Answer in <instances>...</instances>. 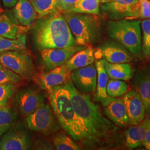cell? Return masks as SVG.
I'll return each mask as SVG.
<instances>
[{
	"mask_svg": "<svg viewBox=\"0 0 150 150\" xmlns=\"http://www.w3.org/2000/svg\"><path fill=\"white\" fill-rule=\"evenodd\" d=\"M70 92L72 102L80 120L83 133L82 143L87 149H111L122 147L125 140L120 127L102 114L90 97L82 93L72 81L64 83Z\"/></svg>",
	"mask_w": 150,
	"mask_h": 150,
	"instance_id": "1",
	"label": "cell"
},
{
	"mask_svg": "<svg viewBox=\"0 0 150 150\" xmlns=\"http://www.w3.org/2000/svg\"><path fill=\"white\" fill-rule=\"evenodd\" d=\"M32 33L35 46L41 51L77 44L62 13L59 11L38 18L33 25Z\"/></svg>",
	"mask_w": 150,
	"mask_h": 150,
	"instance_id": "2",
	"label": "cell"
},
{
	"mask_svg": "<svg viewBox=\"0 0 150 150\" xmlns=\"http://www.w3.org/2000/svg\"><path fill=\"white\" fill-rule=\"evenodd\" d=\"M48 93L51 105L61 126L75 141L82 142L83 133L80 120L67 87L64 83L55 86Z\"/></svg>",
	"mask_w": 150,
	"mask_h": 150,
	"instance_id": "3",
	"label": "cell"
},
{
	"mask_svg": "<svg viewBox=\"0 0 150 150\" xmlns=\"http://www.w3.org/2000/svg\"><path fill=\"white\" fill-rule=\"evenodd\" d=\"M62 13L77 45L88 46L98 40L101 26L96 15L74 12Z\"/></svg>",
	"mask_w": 150,
	"mask_h": 150,
	"instance_id": "4",
	"label": "cell"
},
{
	"mask_svg": "<svg viewBox=\"0 0 150 150\" xmlns=\"http://www.w3.org/2000/svg\"><path fill=\"white\" fill-rule=\"evenodd\" d=\"M109 36L122 45L134 54H139L141 50V21L122 19L109 20L107 22Z\"/></svg>",
	"mask_w": 150,
	"mask_h": 150,
	"instance_id": "5",
	"label": "cell"
},
{
	"mask_svg": "<svg viewBox=\"0 0 150 150\" xmlns=\"http://www.w3.org/2000/svg\"><path fill=\"white\" fill-rule=\"evenodd\" d=\"M0 64L25 79H32L36 76L31 55L25 50L0 52Z\"/></svg>",
	"mask_w": 150,
	"mask_h": 150,
	"instance_id": "6",
	"label": "cell"
},
{
	"mask_svg": "<svg viewBox=\"0 0 150 150\" xmlns=\"http://www.w3.org/2000/svg\"><path fill=\"white\" fill-rule=\"evenodd\" d=\"M100 10L111 20L136 18L139 13V0H102Z\"/></svg>",
	"mask_w": 150,
	"mask_h": 150,
	"instance_id": "7",
	"label": "cell"
},
{
	"mask_svg": "<svg viewBox=\"0 0 150 150\" xmlns=\"http://www.w3.org/2000/svg\"><path fill=\"white\" fill-rule=\"evenodd\" d=\"M28 127L32 131L49 135L59 129L54 112L48 104L42 103L38 108L26 117Z\"/></svg>",
	"mask_w": 150,
	"mask_h": 150,
	"instance_id": "8",
	"label": "cell"
},
{
	"mask_svg": "<svg viewBox=\"0 0 150 150\" xmlns=\"http://www.w3.org/2000/svg\"><path fill=\"white\" fill-rule=\"evenodd\" d=\"M86 47L75 45L62 48L44 49L41 51L42 63L46 70H52L63 65L74 54Z\"/></svg>",
	"mask_w": 150,
	"mask_h": 150,
	"instance_id": "9",
	"label": "cell"
},
{
	"mask_svg": "<svg viewBox=\"0 0 150 150\" xmlns=\"http://www.w3.org/2000/svg\"><path fill=\"white\" fill-rule=\"evenodd\" d=\"M72 83L77 90L83 94L95 91L97 86V70L93 64L72 70L70 73Z\"/></svg>",
	"mask_w": 150,
	"mask_h": 150,
	"instance_id": "10",
	"label": "cell"
},
{
	"mask_svg": "<svg viewBox=\"0 0 150 150\" xmlns=\"http://www.w3.org/2000/svg\"><path fill=\"white\" fill-rule=\"evenodd\" d=\"M46 97V94L42 91L30 88L17 92L15 101L22 115L27 117L44 102Z\"/></svg>",
	"mask_w": 150,
	"mask_h": 150,
	"instance_id": "11",
	"label": "cell"
},
{
	"mask_svg": "<svg viewBox=\"0 0 150 150\" xmlns=\"http://www.w3.org/2000/svg\"><path fill=\"white\" fill-rule=\"evenodd\" d=\"M101 102L103 113L108 120L119 127L129 125V117L123 99L107 97Z\"/></svg>",
	"mask_w": 150,
	"mask_h": 150,
	"instance_id": "12",
	"label": "cell"
},
{
	"mask_svg": "<svg viewBox=\"0 0 150 150\" xmlns=\"http://www.w3.org/2000/svg\"><path fill=\"white\" fill-rule=\"evenodd\" d=\"M31 146V139L22 128L12 127L3 134L0 140V150H27Z\"/></svg>",
	"mask_w": 150,
	"mask_h": 150,
	"instance_id": "13",
	"label": "cell"
},
{
	"mask_svg": "<svg viewBox=\"0 0 150 150\" xmlns=\"http://www.w3.org/2000/svg\"><path fill=\"white\" fill-rule=\"evenodd\" d=\"M100 56L111 63H129L133 57L122 45L115 41H108L98 48Z\"/></svg>",
	"mask_w": 150,
	"mask_h": 150,
	"instance_id": "14",
	"label": "cell"
},
{
	"mask_svg": "<svg viewBox=\"0 0 150 150\" xmlns=\"http://www.w3.org/2000/svg\"><path fill=\"white\" fill-rule=\"evenodd\" d=\"M129 117V125L141 123L145 118V108L139 93L134 90L129 91L125 94L123 98Z\"/></svg>",
	"mask_w": 150,
	"mask_h": 150,
	"instance_id": "15",
	"label": "cell"
},
{
	"mask_svg": "<svg viewBox=\"0 0 150 150\" xmlns=\"http://www.w3.org/2000/svg\"><path fill=\"white\" fill-rule=\"evenodd\" d=\"M134 87L139 93L145 108V114L150 118V69L141 68L134 76Z\"/></svg>",
	"mask_w": 150,
	"mask_h": 150,
	"instance_id": "16",
	"label": "cell"
},
{
	"mask_svg": "<svg viewBox=\"0 0 150 150\" xmlns=\"http://www.w3.org/2000/svg\"><path fill=\"white\" fill-rule=\"evenodd\" d=\"M70 72L62 65L39 76L38 83L41 90L50 91L54 87L64 84L69 80Z\"/></svg>",
	"mask_w": 150,
	"mask_h": 150,
	"instance_id": "17",
	"label": "cell"
},
{
	"mask_svg": "<svg viewBox=\"0 0 150 150\" xmlns=\"http://www.w3.org/2000/svg\"><path fill=\"white\" fill-rule=\"evenodd\" d=\"M17 22L8 14L0 15V36L16 39L25 34L28 27L20 25Z\"/></svg>",
	"mask_w": 150,
	"mask_h": 150,
	"instance_id": "18",
	"label": "cell"
},
{
	"mask_svg": "<svg viewBox=\"0 0 150 150\" xmlns=\"http://www.w3.org/2000/svg\"><path fill=\"white\" fill-rule=\"evenodd\" d=\"M150 118L146 117L139 124L134 125L125 132V144L129 149L143 146L146 130Z\"/></svg>",
	"mask_w": 150,
	"mask_h": 150,
	"instance_id": "19",
	"label": "cell"
},
{
	"mask_svg": "<svg viewBox=\"0 0 150 150\" xmlns=\"http://www.w3.org/2000/svg\"><path fill=\"white\" fill-rule=\"evenodd\" d=\"M13 13L21 25L28 28L32 26L37 17L36 12L28 0H18L13 9Z\"/></svg>",
	"mask_w": 150,
	"mask_h": 150,
	"instance_id": "20",
	"label": "cell"
},
{
	"mask_svg": "<svg viewBox=\"0 0 150 150\" xmlns=\"http://www.w3.org/2000/svg\"><path fill=\"white\" fill-rule=\"evenodd\" d=\"M94 61V50L91 46H87L74 54L62 66L71 72L72 70L92 64Z\"/></svg>",
	"mask_w": 150,
	"mask_h": 150,
	"instance_id": "21",
	"label": "cell"
},
{
	"mask_svg": "<svg viewBox=\"0 0 150 150\" xmlns=\"http://www.w3.org/2000/svg\"><path fill=\"white\" fill-rule=\"evenodd\" d=\"M108 77L112 79L128 81L134 76V70L129 63H111L102 59Z\"/></svg>",
	"mask_w": 150,
	"mask_h": 150,
	"instance_id": "22",
	"label": "cell"
},
{
	"mask_svg": "<svg viewBox=\"0 0 150 150\" xmlns=\"http://www.w3.org/2000/svg\"><path fill=\"white\" fill-rule=\"evenodd\" d=\"M96 68L97 75L96 99L102 102L108 96L106 91L108 76L105 69L102 59L96 61Z\"/></svg>",
	"mask_w": 150,
	"mask_h": 150,
	"instance_id": "23",
	"label": "cell"
},
{
	"mask_svg": "<svg viewBox=\"0 0 150 150\" xmlns=\"http://www.w3.org/2000/svg\"><path fill=\"white\" fill-rule=\"evenodd\" d=\"M102 0H77L68 12L98 15Z\"/></svg>",
	"mask_w": 150,
	"mask_h": 150,
	"instance_id": "24",
	"label": "cell"
},
{
	"mask_svg": "<svg viewBox=\"0 0 150 150\" xmlns=\"http://www.w3.org/2000/svg\"><path fill=\"white\" fill-rule=\"evenodd\" d=\"M26 48V36L23 34L16 39L0 36V52L9 51H19Z\"/></svg>",
	"mask_w": 150,
	"mask_h": 150,
	"instance_id": "25",
	"label": "cell"
},
{
	"mask_svg": "<svg viewBox=\"0 0 150 150\" xmlns=\"http://www.w3.org/2000/svg\"><path fill=\"white\" fill-rule=\"evenodd\" d=\"M15 118V111L7 105L0 107V137L11 128Z\"/></svg>",
	"mask_w": 150,
	"mask_h": 150,
	"instance_id": "26",
	"label": "cell"
},
{
	"mask_svg": "<svg viewBox=\"0 0 150 150\" xmlns=\"http://www.w3.org/2000/svg\"><path fill=\"white\" fill-rule=\"evenodd\" d=\"M38 18L42 17L58 11L57 0H30Z\"/></svg>",
	"mask_w": 150,
	"mask_h": 150,
	"instance_id": "27",
	"label": "cell"
},
{
	"mask_svg": "<svg viewBox=\"0 0 150 150\" xmlns=\"http://www.w3.org/2000/svg\"><path fill=\"white\" fill-rule=\"evenodd\" d=\"M54 144L57 150H80L82 148L75 140L70 138L66 134L62 133L59 134L53 139Z\"/></svg>",
	"mask_w": 150,
	"mask_h": 150,
	"instance_id": "28",
	"label": "cell"
},
{
	"mask_svg": "<svg viewBox=\"0 0 150 150\" xmlns=\"http://www.w3.org/2000/svg\"><path fill=\"white\" fill-rule=\"evenodd\" d=\"M106 91L108 96L118 97L128 92V85L123 81L111 79L108 80Z\"/></svg>",
	"mask_w": 150,
	"mask_h": 150,
	"instance_id": "29",
	"label": "cell"
},
{
	"mask_svg": "<svg viewBox=\"0 0 150 150\" xmlns=\"http://www.w3.org/2000/svg\"><path fill=\"white\" fill-rule=\"evenodd\" d=\"M141 23L142 45L141 48L145 56H150V18H146Z\"/></svg>",
	"mask_w": 150,
	"mask_h": 150,
	"instance_id": "30",
	"label": "cell"
},
{
	"mask_svg": "<svg viewBox=\"0 0 150 150\" xmlns=\"http://www.w3.org/2000/svg\"><path fill=\"white\" fill-rule=\"evenodd\" d=\"M22 80L20 75L8 69L0 64V84L13 83L16 84Z\"/></svg>",
	"mask_w": 150,
	"mask_h": 150,
	"instance_id": "31",
	"label": "cell"
},
{
	"mask_svg": "<svg viewBox=\"0 0 150 150\" xmlns=\"http://www.w3.org/2000/svg\"><path fill=\"white\" fill-rule=\"evenodd\" d=\"M15 92V86L13 83L0 84V107L4 106L13 96Z\"/></svg>",
	"mask_w": 150,
	"mask_h": 150,
	"instance_id": "32",
	"label": "cell"
},
{
	"mask_svg": "<svg viewBox=\"0 0 150 150\" xmlns=\"http://www.w3.org/2000/svg\"><path fill=\"white\" fill-rule=\"evenodd\" d=\"M139 13L137 17L145 19L150 18V0H139Z\"/></svg>",
	"mask_w": 150,
	"mask_h": 150,
	"instance_id": "33",
	"label": "cell"
},
{
	"mask_svg": "<svg viewBox=\"0 0 150 150\" xmlns=\"http://www.w3.org/2000/svg\"><path fill=\"white\" fill-rule=\"evenodd\" d=\"M77 0H57V10L63 13L70 11V8Z\"/></svg>",
	"mask_w": 150,
	"mask_h": 150,
	"instance_id": "34",
	"label": "cell"
},
{
	"mask_svg": "<svg viewBox=\"0 0 150 150\" xmlns=\"http://www.w3.org/2000/svg\"><path fill=\"white\" fill-rule=\"evenodd\" d=\"M143 146L146 150H150V119L146 130L143 141Z\"/></svg>",
	"mask_w": 150,
	"mask_h": 150,
	"instance_id": "35",
	"label": "cell"
},
{
	"mask_svg": "<svg viewBox=\"0 0 150 150\" xmlns=\"http://www.w3.org/2000/svg\"><path fill=\"white\" fill-rule=\"evenodd\" d=\"M18 0H2L4 5L6 7H12L16 5Z\"/></svg>",
	"mask_w": 150,
	"mask_h": 150,
	"instance_id": "36",
	"label": "cell"
},
{
	"mask_svg": "<svg viewBox=\"0 0 150 150\" xmlns=\"http://www.w3.org/2000/svg\"><path fill=\"white\" fill-rule=\"evenodd\" d=\"M4 12V10L2 8H0V15H1L2 13H3Z\"/></svg>",
	"mask_w": 150,
	"mask_h": 150,
	"instance_id": "37",
	"label": "cell"
},
{
	"mask_svg": "<svg viewBox=\"0 0 150 150\" xmlns=\"http://www.w3.org/2000/svg\"></svg>",
	"mask_w": 150,
	"mask_h": 150,
	"instance_id": "38",
	"label": "cell"
}]
</instances>
